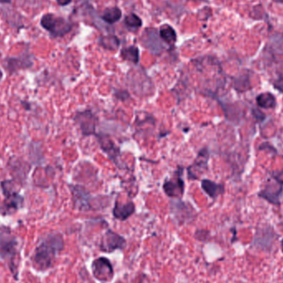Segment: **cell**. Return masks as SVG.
I'll return each mask as SVG.
<instances>
[{
	"label": "cell",
	"instance_id": "83f0119b",
	"mask_svg": "<svg viewBox=\"0 0 283 283\" xmlns=\"http://www.w3.org/2000/svg\"><path fill=\"white\" fill-rule=\"evenodd\" d=\"M275 2H279V4H283V0H274Z\"/></svg>",
	"mask_w": 283,
	"mask_h": 283
},
{
	"label": "cell",
	"instance_id": "8992f818",
	"mask_svg": "<svg viewBox=\"0 0 283 283\" xmlns=\"http://www.w3.org/2000/svg\"><path fill=\"white\" fill-rule=\"evenodd\" d=\"M74 121L82 130V134L84 136L96 135L97 118L90 110L82 111L74 116Z\"/></svg>",
	"mask_w": 283,
	"mask_h": 283
},
{
	"label": "cell",
	"instance_id": "7402d4cb",
	"mask_svg": "<svg viewBox=\"0 0 283 283\" xmlns=\"http://www.w3.org/2000/svg\"><path fill=\"white\" fill-rule=\"evenodd\" d=\"M124 24L130 28L138 29L141 28L142 22L138 15L134 14H130V15L125 17Z\"/></svg>",
	"mask_w": 283,
	"mask_h": 283
},
{
	"label": "cell",
	"instance_id": "d4e9b609",
	"mask_svg": "<svg viewBox=\"0 0 283 283\" xmlns=\"http://www.w3.org/2000/svg\"><path fill=\"white\" fill-rule=\"evenodd\" d=\"M56 2L60 6H66V5L69 4L72 2V0H56Z\"/></svg>",
	"mask_w": 283,
	"mask_h": 283
},
{
	"label": "cell",
	"instance_id": "277c9868",
	"mask_svg": "<svg viewBox=\"0 0 283 283\" xmlns=\"http://www.w3.org/2000/svg\"><path fill=\"white\" fill-rule=\"evenodd\" d=\"M41 25L55 38L65 36L72 29V22L63 18L56 17L52 14H45L42 18Z\"/></svg>",
	"mask_w": 283,
	"mask_h": 283
},
{
	"label": "cell",
	"instance_id": "4fadbf2b",
	"mask_svg": "<svg viewBox=\"0 0 283 283\" xmlns=\"http://www.w3.org/2000/svg\"><path fill=\"white\" fill-rule=\"evenodd\" d=\"M98 142L100 144L101 148L106 154H108L111 160L116 161L120 156V151L118 148L116 146L114 142L107 135H96Z\"/></svg>",
	"mask_w": 283,
	"mask_h": 283
},
{
	"label": "cell",
	"instance_id": "5b68a950",
	"mask_svg": "<svg viewBox=\"0 0 283 283\" xmlns=\"http://www.w3.org/2000/svg\"><path fill=\"white\" fill-rule=\"evenodd\" d=\"M92 272L98 281L108 282L113 279V266L110 261L104 257L98 258L92 262Z\"/></svg>",
	"mask_w": 283,
	"mask_h": 283
},
{
	"label": "cell",
	"instance_id": "8fae6325",
	"mask_svg": "<svg viewBox=\"0 0 283 283\" xmlns=\"http://www.w3.org/2000/svg\"><path fill=\"white\" fill-rule=\"evenodd\" d=\"M164 190L169 197L180 198L182 196L185 190V183L180 178V174L176 175V178L166 180L164 185Z\"/></svg>",
	"mask_w": 283,
	"mask_h": 283
},
{
	"label": "cell",
	"instance_id": "484cf974",
	"mask_svg": "<svg viewBox=\"0 0 283 283\" xmlns=\"http://www.w3.org/2000/svg\"><path fill=\"white\" fill-rule=\"evenodd\" d=\"M2 77H4V74H2V70H0V82L2 80Z\"/></svg>",
	"mask_w": 283,
	"mask_h": 283
},
{
	"label": "cell",
	"instance_id": "9a60e30c",
	"mask_svg": "<svg viewBox=\"0 0 283 283\" xmlns=\"http://www.w3.org/2000/svg\"><path fill=\"white\" fill-rule=\"evenodd\" d=\"M202 186L204 192L212 199H216L224 192V188L223 185L217 184L207 179L202 180Z\"/></svg>",
	"mask_w": 283,
	"mask_h": 283
},
{
	"label": "cell",
	"instance_id": "52a82bcc",
	"mask_svg": "<svg viewBox=\"0 0 283 283\" xmlns=\"http://www.w3.org/2000/svg\"><path fill=\"white\" fill-rule=\"evenodd\" d=\"M141 44L144 48L148 49L151 52L158 55L162 52L164 45L162 44L159 32L156 28H146L141 36Z\"/></svg>",
	"mask_w": 283,
	"mask_h": 283
},
{
	"label": "cell",
	"instance_id": "f546056e",
	"mask_svg": "<svg viewBox=\"0 0 283 283\" xmlns=\"http://www.w3.org/2000/svg\"><path fill=\"white\" fill-rule=\"evenodd\" d=\"M196 1H206V0H196Z\"/></svg>",
	"mask_w": 283,
	"mask_h": 283
},
{
	"label": "cell",
	"instance_id": "603a6c76",
	"mask_svg": "<svg viewBox=\"0 0 283 283\" xmlns=\"http://www.w3.org/2000/svg\"><path fill=\"white\" fill-rule=\"evenodd\" d=\"M271 176L278 182L283 185V170L274 172L272 173Z\"/></svg>",
	"mask_w": 283,
	"mask_h": 283
},
{
	"label": "cell",
	"instance_id": "7c38bea8",
	"mask_svg": "<svg viewBox=\"0 0 283 283\" xmlns=\"http://www.w3.org/2000/svg\"><path fill=\"white\" fill-rule=\"evenodd\" d=\"M282 192V186H276L274 184H268L258 193V196L264 198L272 204H279Z\"/></svg>",
	"mask_w": 283,
	"mask_h": 283
},
{
	"label": "cell",
	"instance_id": "f1b7e54d",
	"mask_svg": "<svg viewBox=\"0 0 283 283\" xmlns=\"http://www.w3.org/2000/svg\"><path fill=\"white\" fill-rule=\"evenodd\" d=\"M282 252H283V240H282Z\"/></svg>",
	"mask_w": 283,
	"mask_h": 283
},
{
	"label": "cell",
	"instance_id": "cb8c5ba5",
	"mask_svg": "<svg viewBox=\"0 0 283 283\" xmlns=\"http://www.w3.org/2000/svg\"><path fill=\"white\" fill-rule=\"evenodd\" d=\"M274 86L275 87V89L278 90L279 92H283V76H279L274 82Z\"/></svg>",
	"mask_w": 283,
	"mask_h": 283
},
{
	"label": "cell",
	"instance_id": "9c48e42d",
	"mask_svg": "<svg viewBox=\"0 0 283 283\" xmlns=\"http://www.w3.org/2000/svg\"><path fill=\"white\" fill-rule=\"evenodd\" d=\"M73 202L76 209L88 210L92 208L90 204V196L89 193L79 186H70Z\"/></svg>",
	"mask_w": 283,
	"mask_h": 283
},
{
	"label": "cell",
	"instance_id": "ac0fdd59",
	"mask_svg": "<svg viewBox=\"0 0 283 283\" xmlns=\"http://www.w3.org/2000/svg\"><path fill=\"white\" fill-rule=\"evenodd\" d=\"M122 17V11L118 7L108 8L104 11L101 15V18L104 22L110 24H113L118 22Z\"/></svg>",
	"mask_w": 283,
	"mask_h": 283
},
{
	"label": "cell",
	"instance_id": "44dd1931",
	"mask_svg": "<svg viewBox=\"0 0 283 283\" xmlns=\"http://www.w3.org/2000/svg\"><path fill=\"white\" fill-rule=\"evenodd\" d=\"M100 44L101 46L106 49L110 50H116L118 49L120 46V40L116 36H112V35H108V36H104L100 39Z\"/></svg>",
	"mask_w": 283,
	"mask_h": 283
},
{
	"label": "cell",
	"instance_id": "5bb4252c",
	"mask_svg": "<svg viewBox=\"0 0 283 283\" xmlns=\"http://www.w3.org/2000/svg\"><path fill=\"white\" fill-rule=\"evenodd\" d=\"M134 212L135 206L132 202L120 204L118 202H116L113 210V214L117 220L124 221L132 216Z\"/></svg>",
	"mask_w": 283,
	"mask_h": 283
},
{
	"label": "cell",
	"instance_id": "e0dca14e",
	"mask_svg": "<svg viewBox=\"0 0 283 283\" xmlns=\"http://www.w3.org/2000/svg\"><path fill=\"white\" fill-rule=\"evenodd\" d=\"M159 36L162 39V41L169 44L170 46H173L176 41V34L173 29L172 26L168 24L162 25L159 31Z\"/></svg>",
	"mask_w": 283,
	"mask_h": 283
},
{
	"label": "cell",
	"instance_id": "4316f807",
	"mask_svg": "<svg viewBox=\"0 0 283 283\" xmlns=\"http://www.w3.org/2000/svg\"><path fill=\"white\" fill-rule=\"evenodd\" d=\"M11 0H0L1 2H10Z\"/></svg>",
	"mask_w": 283,
	"mask_h": 283
},
{
	"label": "cell",
	"instance_id": "6da1fadb",
	"mask_svg": "<svg viewBox=\"0 0 283 283\" xmlns=\"http://www.w3.org/2000/svg\"><path fill=\"white\" fill-rule=\"evenodd\" d=\"M64 241L60 234H46L40 241L32 256V264L39 271H45L52 266L56 255L63 250Z\"/></svg>",
	"mask_w": 283,
	"mask_h": 283
},
{
	"label": "cell",
	"instance_id": "d6986e66",
	"mask_svg": "<svg viewBox=\"0 0 283 283\" xmlns=\"http://www.w3.org/2000/svg\"><path fill=\"white\" fill-rule=\"evenodd\" d=\"M31 66L32 62L28 59L25 60L18 58H11L7 59V64H5V68H7V70H10V73H14L22 68H30Z\"/></svg>",
	"mask_w": 283,
	"mask_h": 283
},
{
	"label": "cell",
	"instance_id": "3957f363",
	"mask_svg": "<svg viewBox=\"0 0 283 283\" xmlns=\"http://www.w3.org/2000/svg\"><path fill=\"white\" fill-rule=\"evenodd\" d=\"M4 200L0 206V214L2 216H11L22 206L24 197L15 188L12 180H4L1 182Z\"/></svg>",
	"mask_w": 283,
	"mask_h": 283
},
{
	"label": "cell",
	"instance_id": "ffe728a7",
	"mask_svg": "<svg viewBox=\"0 0 283 283\" xmlns=\"http://www.w3.org/2000/svg\"><path fill=\"white\" fill-rule=\"evenodd\" d=\"M121 56L124 60L137 64L140 62V50L135 46L124 48L121 50Z\"/></svg>",
	"mask_w": 283,
	"mask_h": 283
},
{
	"label": "cell",
	"instance_id": "30bf717a",
	"mask_svg": "<svg viewBox=\"0 0 283 283\" xmlns=\"http://www.w3.org/2000/svg\"><path fill=\"white\" fill-rule=\"evenodd\" d=\"M209 152L207 149H203L200 152L194 164L188 168V175L190 179H198V176L200 173L204 172L208 168V161H209Z\"/></svg>",
	"mask_w": 283,
	"mask_h": 283
},
{
	"label": "cell",
	"instance_id": "2e32d148",
	"mask_svg": "<svg viewBox=\"0 0 283 283\" xmlns=\"http://www.w3.org/2000/svg\"><path fill=\"white\" fill-rule=\"evenodd\" d=\"M256 102L260 108H266V110L274 108L276 106L275 96L269 92H265V93L258 94L256 98Z\"/></svg>",
	"mask_w": 283,
	"mask_h": 283
},
{
	"label": "cell",
	"instance_id": "ba28073f",
	"mask_svg": "<svg viewBox=\"0 0 283 283\" xmlns=\"http://www.w3.org/2000/svg\"><path fill=\"white\" fill-rule=\"evenodd\" d=\"M126 244L124 238L108 230L102 238L100 250L103 252H112L116 250H124L126 247Z\"/></svg>",
	"mask_w": 283,
	"mask_h": 283
},
{
	"label": "cell",
	"instance_id": "7a4b0ae2",
	"mask_svg": "<svg viewBox=\"0 0 283 283\" xmlns=\"http://www.w3.org/2000/svg\"><path fill=\"white\" fill-rule=\"evenodd\" d=\"M18 242L12 236L10 228L2 227L0 230V257L8 262L11 271L17 276V266L15 260L17 258Z\"/></svg>",
	"mask_w": 283,
	"mask_h": 283
}]
</instances>
